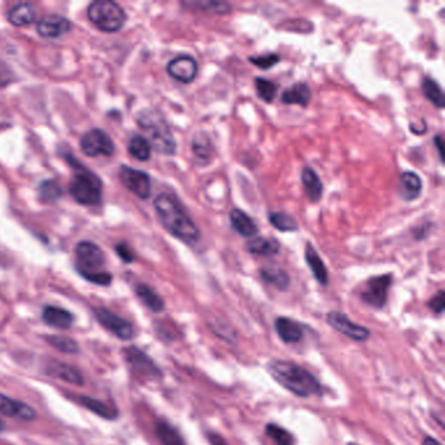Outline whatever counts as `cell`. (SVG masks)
<instances>
[{
  "instance_id": "obj_1",
  "label": "cell",
  "mask_w": 445,
  "mask_h": 445,
  "mask_svg": "<svg viewBox=\"0 0 445 445\" xmlns=\"http://www.w3.org/2000/svg\"><path fill=\"white\" fill-rule=\"evenodd\" d=\"M153 205L161 225L173 237L187 245H195L198 242L200 238L198 225L188 216L186 210L182 208L177 198L168 194H161L154 198Z\"/></svg>"
},
{
  "instance_id": "obj_2",
  "label": "cell",
  "mask_w": 445,
  "mask_h": 445,
  "mask_svg": "<svg viewBox=\"0 0 445 445\" xmlns=\"http://www.w3.org/2000/svg\"><path fill=\"white\" fill-rule=\"evenodd\" d=\"M268 372L282 388L298 397L320 396L321 384L315 376L297 363L273 359L268 363Z\"/></svg>"
},
{
  "instance_id": "obj_3",
  "label": "cell",
  "mask_w": 445,
  "mask_h": 445,
  "mask_svg": "<svg viewBox=\"0 0 445 445\" xmlns=\"http://www.w3.org/2000/svg\"><path fill=\"white\" fill-rule=\"evenodd\" d=\"M76 255V269L80 275L92 284L108 286L111 284V275L106 272L105 254L99 246L93 242L82 240L75 247Z\"/></svg>"
},
{
  "instance_id": "obj_4",
  "label": "cell",
  "mask_w": 445,
  "mask_h": 445,
  "mask_svg": "<svg viewBox=\"0 0 445 445\" xmlns=\"http://www.w3.org/2000/svg\"><path fill=\"white\" fill-rule=\"evenodd\" d=\"M138 124L147 135L152 149L165 156H173L177 152V141L165 118L154 110H143L138 115Z\"/></svg>"
},
{
  "instance_id": "obj_5",
  "label": "cell",
  "mask_w": 445,
  "mask_h": 445,
  "mask_svg": "<svg viewBox=\"0 0 445 445\" xmlns=\"http://www.w3.org/2000/svg\"><path fill=\"white\" fill-rule=\"evenodd\" d=\"M75 175L70 183V195L80 205L93 207L102 198V180L90 170L80 165L79 161L71 159Z\"/></svg>"
},
{
  "instance_id": "obj_6",
  "label": "cell",
  "mask_w": 445,
  "mask_h": 445,
  "mask_svg": "<svg viewBox=\"0 0 445 445\" xmlns=\"http://www.w3.org/2000/svg\"><path fill=\"white\" fill-rule=\"evenodd\" d=\"M90 22L105 33H117L127 20V15L118 3L111 0H97L88 7Z\"/></svg>"
},
{
  "instance_id": "obj_7",
  "label": "cell",
  "mask_w": 445,
  "mask_h": 445,
  "mask_svg": "<svg viewBox=\"0 0 445 445\" xmlns=\"http://www.w3.org/2000/svg\"><path fill=\"white\" fill-rule=\"evenodd\" d=\"M80 147L85 156L88 157H111L115 153V145L109 135L99 129H93L84 133L80 140Z\"/></svg>"
},
{
  "instance_id": "obj_8",
  "label": "cell",
  "mask_w": 445,
  "mask_h": 445,
  "mask_svg": "<svg viewBox=\"0 0 445 445\" xmlns=\"http://www.w3.org/2000/svg\"><path fill=\"white\" fill-rule=\"evenodd\" d=\"M392 286V275H381L370 278L360 298L368 306L383 308L388 300V293Z\"/></svg>"
},
{
  "instance_id": "obj_9",
  "label": "cell",
  "mask_w": 445,
  "mask_h": 445,
  "mask_svg": "<svg viewBox=\"0 0 445 445\" xmlns=\"http://www.w3.org/2000/svg\"><path fill=\"white\" fill-rule=\"evenodd\" d=\"M119 179L122 184L138 198L141 200L150 198V177L147 173L129 166H122L119 170Z\"/></svg>"
},
{
  "instance_id": "obj_10",
  "label": "cell",
  "mask_w": 445,
  "mask_h": 445,
  "mask_svg": "<svg viewBox=\"0 0 445 445\" xmlns=\"http://www.w3.org/2000/svg\"><path fill=\"white\" fill-rule=\"evenodd\" d=\"M94 315L102 327L108 329L114 336L118 337L120 340L127 341L135 337V329L132 327V324L127 320L118 316L117 314L111 312L108 308H103V307L96 308Z\"/></svg>"
},
{
  "instance_id": "obj_11",
  "label": "cell",
  "mask_w": 445,
  "mask_h": 445,
  "mask_svg": "<svg viewBox=\"0 0 445 445\" xmlns=\"http://www.w3.org/2000/svg\"><path fill=\"white\" fill-rule=\"evenodd\" d=\"M327 323L338 333L349 337L350 340L356 342H365L371 336V332L368 330V328L353 323L342 312H337V311L329 312L327 315Z\"/></svg>"
},
{
  "instance_id": "obj_12",
  "label": "cell",
  "mask_w": 445,
  "mask_h": 445,
  "mask_svg": "<svg viewBox=\"0 0 445 445\" xmlns=\"http://www.w3.org/2000/svg\"><path fill=\"white\" fill-rule=\"evenodd\" d=\"M198 61L191 55H179L168 61V76L183 84H189L198 76Z\"/></svg>"
},
{
  "instance_id": "obj_13",
  "label": "cell",
  "mask_w": 445,
  "mask_h": 445,
  "mask_svg": "<svg viewBox=\"0 0 445 445\" xmlns=\"http://www.w3.org/2000/svg\"><path fill=\"white\" fill-rule=\"evenodd\" d=\"M72 29V22L60 15L45 16L37 22V31L43 38H59Z\"/></svg>"
},
{
  "instance_id": "obj_14",
  "label": "cell",
  "mask_w": 445,
  "mask_h": 445,
  "mask_svg": "<svg viewBox=\"0 0 445 445\" xmlns=\"http://www.w3.org/2000/svg\"><path fill=\"white\" fill-rule=\"evenodd\" d=\"M0 414L27 422L37 418V413L31 406L4 395H0Z\"/></svg>"
},
{
  "instance_id": "obj_15",
  "label": "cell",
  "mask_w": 445,
  "mask_h": 445,
  "mask_svg": "<svg viewBox=\"0 0 445 445\" xmlns=\"http://www.w3.org/2000/svg\"><path fill=\"white\" fill-rule=\"evenodd\" d=\"M126 356L132 370L136 371L140 375L148 376V377L161 376L159 367L156 366V363L139 349L136 347L126 349Z\"/></svg>"
},
{
  "instance_id": "obj_16",
  "label": "cell",
  "mask_w": 445,
  "mask_h": 445,
  "mask_svg": "<svg viewBox=\"0 0 445 445\" xmlns=\"http://www.w3.org/2000/svg\"><path fill=\"white\" fill-rule=\"evenodd\" d=\"M423 191L422 178L414 171H405L400 177L398 194L400 198L405 201H413L421 196Z\"/></svg>"
},
{
  "instance_id": "obj_17",
  "label": "cell",
  "mask_w": 445,
  "mask_h": 445,
  "mask_svg": "<svg viewBox=\"0 0 445 445\" xmlns=\"http://www.w3.org/2000/svg\"><path fill=\"white\" fill-rule=\"evenodd\" d=\"M228 217L231 228H234L240 237L249 238L258 234V225L255 224L252 217H249L242 209H231Z\"/></svg>"
},
{
  "instance_id": "obj_18",
  "label": "cell",
  "mask_w": 445,
  "mask_h": 445,
  "mask_svg": "<svg viewBox=\"0 0 445 445\" xmlns=\"http://www.w3.org/2000/svg\"><path fill=\"white\" fill-rule=\"evenodd\" d=\"M275 326L278 336L285 344H297L305 336V330L302 326L293 319L278 317Z\"/></svg>"
},
{
  "instance_id": "obj_19",
  "label": "cell",
  "mask_w": 445,
  "mask_h": 445,
  "mask_svg": "<svg viewBox=\"0 0 445 445\" xmlns=\"http://www.w3.org/2000/svg\"><path fill=\"white\" fill-rule=\"evenodd\" d=\"M302 183L306 191L307 198L311 203H319L323 198L324 184L319 177L316 171L309 166H306L302 170Z\"/></svg>"
},
{
  "instance_id": "obj_20",
  "label": "cell",
  "mask_w": 445,
  "mask_h": 445,
  "mask_svg": "<svg viewBox=\"0 0 445 445\" xmlns=\"http://www.w3.org/2000/svg\"><path fill=\"white\" fill-rule=\"evenodd\" d=\"M42 320L50 327L68 329L72 327L75 317L70 311L60 307L46 306L42 311Z\"/></svg>"
},
{
  "instance_id": "obj_21",
  "label": "cell",
  "mask_w": 445,
  "mask_h": 445,
  "mask_svg": "<svg viewBox=\"0 0 445 445\" xmlns=\"http://www.w3.org/2000/svg\"><path fill=\"white\" fill-rule=\"evenodd\" d=\"M305 258H306L307 265L311 269L314 277L317 282L323 286H327L329 282V276H328L327 267L323 263L321 258L319 256L315 247L311 243H307L305 248Z\"/></svg>"
},
{
  "instance_id": "obj_22",
  "label": "cell",
  "mask_w": 445,
  "mask_h": 445,
  "mask_svg": "<svg viewBox=\"0 0 445 445\" xmlns=\"http://www.w3.org/2000/svg\"><path fill=\"white\" fill-rule=\"evenodd\" d=\"M279 248L281 246L275 238H254L245 245L248 254L256 256H275L279 252Z\"/></svg>"
},
{
  "instance_id": "obj_23",
  "label": "cell",
  "mask_w": 445,
  "mask_h": 445,
  "mask_svg": "<svg viewBox=\"0 0 445 445\" xmlns=\"http://www.w3.org/2000/svg\"><path fill=\"white\" fill-rule=\"evenodd\" d=\"M191 149H192L194 156L203 165H207L213 159L214 148H213V144L205 132H198L194 135L192 143H191Z\"/></svg>"
},
{
  "instance_id": "obj_24",
  "label": "cell",
  "mask_w": 445,
  "mask_h": 445,
  "mask_svg": "<svg viewBox=\"0 0 445 445\" xmlns=\"http://www.w3.org/2000/svg\"><path fill=\"white\" fill-rule=\"evenodd\" d=\"M281 101L285 105H300L302 108H307L311 101V89L306 82H297L282 93Z\"/></svg>"
},
{
  "instance_id": "obj_25",
  "label": "cell",
  "mask_w": 445,
  "mask_h": 445,
  "mask_svg": "<svg viewBox=\"0 0 445 445\" xmlns=\"http://www.w3.org/2000/svg\"><path fill=\"white\" fill-rule=\"evenodd\" d=\"M182 7L189 10H201L214 15H228L231 12V6L225 1H214V0H191L183 1Z\"/></svg>"
},
{
  "instance_id": "obj_26",
  "label": "cell",
  "mask_w": 445,
  "mask_h": 445,
  "mask_svg": "<svg viewBox=\"0 0 445 445\" xmlns=\"http://www.w3.org/2000/svg\"><path fill=\"white\" fill-rule=\"evenodd\" d=\"M260 277L267 284L276 287L281 291H286L290 286V277L282 268L268 265L260 269Z\"/></svg>"
},
{
  "instance_id": "obj_27",
  "label": "cell",
  "mask_w": 445,
  "mask_h": 445,
  "mask_svg": "<svg viewBox=\"0 0 445 445\" xmlns=\"http://www.w3.org/2000/svg\"><path fill=\"white\" fill-rule=\"evenodd\" d=\"M36 20V12L29 3L16 4L8 10V21L15 27H28Z\"/></svg>"
},
{
  "instance_id": "obj_28",
  "label": "cell",
  "mask_w": 445,
  "mask_h": 445,
  "mask_svg": "<svg viewBox=\"0 0 445 445\" xmlns=\"http://www.w3.org/2000/svg\"><path fill=\"white\" fill-rule=\"evenodd\" d=\"M49 372L52 376L58 377L60 380L70 383L73 386H84V377L80 374L79 371L73 367L68 366L66 363H60V362H54L49 367Z\"/></svg>"
},
{
  "instance_id": "obj_29",
  "label": "cell",
  "mask_w": 445,
  "mask_h": 445,
  "mask_svg": "<svg viewBox=\"0 0 445 445\" xmlns=\"http://www.w3.org/2000/svg\"><path fill=\"white\" fill-rule=\"evenodd\" d=\"M422 93L425 96V99H428L435 108L437 109H443L445 106V97L444 93L442 87L437 84L436 80L430 78V76H425L422 79Z\"/></svg>"
},
{
  "instance_id": "obj_30",
  "label": "cell",
  "mask_w": 445,
  "mask_h": 445,
  "mask_svg": "<svg viewBox=\"0 0 445 445\" xmlns=\"http://www.w3.org/2000/svg\"><path fill=\"white\" fill-rule=\"evenodd\" d=\"M135 291H136V296L139 297L140 300L144 303V306L148 307L150 311H153V312L163 311L165 302L152 287L140 284L136 286Z\"/></svg>"
},
{
  "instance_id": "obj_31",
  "label": "cell",
  "mask_w": 445,
  "mask_h": 445,
  "mask_svg": "<svg viewBox=\"0 0 445 445\" xmlns=\"http://www.w3.org/2000/svg\"><path fill=\"white\" fill-rule=\"evenodd\" d=\"M80 401L87 409H89L90 411H93L94 414H97V416L103 418V419L114 421L118 416V411H117V409L114 406L105 404V402H102L99 400H94L92 397H80Z\"/></svg>"
},
{
  "instance_id": "obj_32",
  "label": "cell",
  "mask_w": 445,
  "mask_h": 445,
  "mask_svg": "<svg viewBox=\"0 0 445 445\" xmlns=\"http://www.w3.org/2000/svg\"><path fill=\"white\" fill-rule=\"evenodd\" d=\"M129 153L133 159L145 162L150 159L152 147L148 140L145 139V136L133 135L129 141Z\"/></svg>"
},
{
  "instance_id": "obj_33",
  "label": "cell",
  "mask_w": 445,
  "mask_h": 445,
  "mask_svg": "<svg viewBox=\"0 0 445 445\" xmlns=\"http://www.w3.org/2000/svg\"><path fill=\"white\" fill-rule=\"evenodd\" d=\"M269 222L275 228L281 233H296L299 230V225L293 216L285 212H273L269 214Z\"/></svg>"
},
{
  "instance_id": "obj_34",
  "label": "cell",
  "mask_w": 445,
  "mask_h": 445,
  "mask_svg": "<svg viewBox=\"0 0 445 445\" xmlns=\"http://www.w3.org/2000/svg\"><path fill=\"white\" fill-rule=\"evenodd\" d=\"M156 432L162 445H186L178 431L168 422H159L156 425Z\"/></svg>"
},
{
  "instance_id": "obj_35",
  "label": "cell",
  "mask_w": 445,
  "mask_h": 445,
  "mask_svg": "<svg viewBox=\"0 0 445 445\" xmlns=\"http://www.w3.org/2000/svg\"><path fill=\"white\" fill-rule=\"evenodd\" d=\"M265 434L276 445H296V437L281 425L269 423L265 425Z\"/></svg>"
},
{
  "instance_id": "obj_36",
  "label": "cell",
  "mask_w": 445,
  "mask_h": 445,
  "mask_svg": "<svg viewBox=\"0 0 445 445\" xmlns=\"http://www.w3.org/2000/svg\"><path fill=\"white\" fill-rule=\"evenodd\" d=\"M46 342L50 346L55 347L58 351L66 354H78L80 351L79 344L66 336H46Z\"/></svg>"
},
{
  "instance_id": "obj_37",
  "label": "cell",
  "mask_w": 445,
  "mask_h": 445,
  "mask_svg": "<svg viewBox=\"0 0 445 445\" xmlns=\"http://www.w3.org/2000/svg\"><path fill=\"white\" fill-rule=\"evenodd\" d=\"M255 89L258 93V99L267 102V103H272L277 96V85L273 81L264 79V78L255 79Z\"/></svg>"
},
{
  "instance_id": "obj_38",
  "label": "cell",
  "mask_w": 445,
  "mask_h": 445,
  "mask_svg": "<svg viewBox=\"0 0 445 445\" xmlns=\"http://www.w3.org/2000/svg\"><path fill=\"white\" fill-rule=\"evenodd\" d=\"M38 192H40V198L46 203L57 201L63 195V189L60 187L59 183L57 180H52V179L43 180L40 184Z\"/></svg>"
},
{
  "instance_id": "obj_39",
  "label": "cell",
  "mask_w": 445,
  "mask_h": 445,
  "mask_svg": "<svg viewBox=\"0 0 445 445\" xmlns=\"http://www.w3.org/2000/svg\"><path fill=\"white\" fill-rule=\"evenodd\" d=\"M279 55L278 54H264V55H258V57H249L248 60L251 64H254L255 67H258L260 70H269L272 67H275L279 61Z\"/></svg>"
},
{
  "instance_id": "obj_40",
  "label": "cell",
  "mask_w": 445,
  "mask_h": 445,
  "mask_svg": "<svg viewBox=\"0 0 445 445\" xmlns=\"http://www.w3.org/2000/svg\"><path fill=\"white\" fill-rule=\"evenodd\" d=\"M445 296L444 291L440 290L435 297L431 298V300L428 302V307L432 309V312H435L436 315H440L445 308Z\"/></svg>"
},
{
  "instance_id": "obj_41",
  "label": "cell",
  "mask_w": 445,
  "mask_h": 445,
  "mask_svg": "<svg viewBox=\"0 0 445 445\" xmlns=\"http://www.w3.org/2000/svg\"><path fill=\"white\" fill-rule=\"evenodd\" d=\"M115 252L118 254L119 258H122L124 263H132L135 260V254L129 248L127 243H119L115 246Z\"/></svg>"
},
{
  "instance_id": "obj_42",
  "label": "cell",
  "mask_w": 445,
  "mask_h": 445,
  "mask_svg": "<svg viewBox=\"0 0 445 445\" xmlns=\"http://www.w3.org/2000/svg\"><path fill=\"white\" fill-rule=\"evenodd\" d=\"M208 440L210 445H228L226 440L218 434H209Z\"/></svg>"
},
{
  "instance_id": "obj_43",
  "label": "cell",
  "mask_w": 445,
  "mask_h": 445,
  "mask_svg": "<svg viewBox=\"0 0 445 445\" xmlns=\"http://www.w3.org/2000/svg\"><path fill=\"white\" fill-rule=\"evenodd\" d=\"M434 144H435L436 150H437V154H439V159H442V162H443V152H442V147H443V138H442V135H436L435 139H434Z\"/></svg>"
},
{
  "instance_id": "obj_44",
  "label": "cell",
  "mask_w": 445,
  "mask_h": 445,
  "mask_svg": "<svg viewBox=\"0 0 445 445\" xmlns=\"http://www.w3.org/2000/svg\"><path fill=\"white\" fill-rule=\"evenodd\" d=\"M422 445H443L439 440H436L434 437H431V436H425V439H423V442H422Z\"/></svg>"
},
{
  "instance_id": "obj_45",
  "label": "cell",
  "mask_w": 445,
  "mask_h": 445,
  "mask_svg": "<svg viewBox=\"0 0 445 445\" xmlns=\"http://www.w3.org/2000/svg\"><path fill=\"white\" fill-rule=\"evenodd\" d=\"M4 430V425H3V422L0 421V431H3Z\"/></svg>"
},
{
  "instance_id": "obj_46",
  "label": "cell",
  "mask_w": 445,
  "mask_h": 445,
  "mask_svg": "<svg viewBox=\"0 0 445 445\" xmlns=\"http://www.w3.org/2000/svg\"><path fill=\"white\" fill-rule=\"evenodd\" d=\"M347 445H356V443H349Z\"/></svg>"
}]
</instances>
